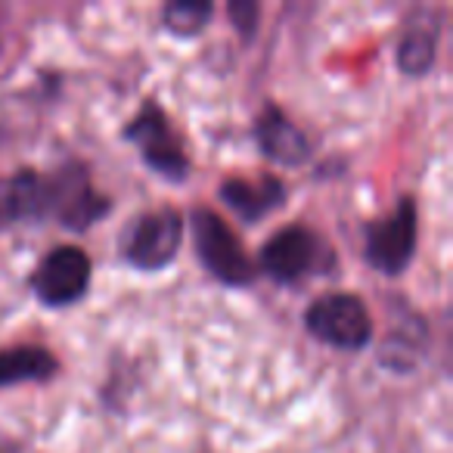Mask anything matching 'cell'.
<instances>
[{"mask_svg": "<svg viewBox=\"0 0 453 453\" xmlns=\"http://www.w3.org/2000/svg\"><path fill=\"white\" fill-rule=\"evenodd\" d=\"M193 240L199 261L208 267L214 280L226 286H246L255 280V265L246 252L242 242L236 240V234L224 220L208 208H196L193 211Z\"/></svg>", "mask_w": 453, "mask_h": 453, "instance_id": "1", "label": "cell"}, {"mask_svg": "<svg viewBox=\"0 0 453 453\" xmlns=\"http://www.w3.org/2000/svg\"><path fill=\"white\" fill-rule=\"evenodd\" d=\"M311 335L342 351H357L372 339V320L357 296H323L304 314Z\"/></svg>", "mask_w": 453, "mask_h": 453, "instance_id": "2", "label": "cell"}, {"mask_svg": "<svg viewBox=\"0 0 453 453\" xmlns=\"http://www.w3.org/2000/svg\"><path fill=\"white\" fill-rule=\"evenodd\" d=\"M416 249V205L410 199H401L395 214L385 220L366 226V261L376 271L397 277L407 271Z\"/></svg>", "mask_w": 453, "mask_h": 453, "instance_id": "3", "label": "cell"}, {"mask_svg": "<svg viewBox=\"0 0 453 453\" xmlns=\"http://www.w3.org/2000/svg\"><path fill=\"white\" fill-rule=\"evenodd\" d=\"M180 234V214L171 211V208L143 214L125 240V258L140 271H158V267L171 265V258L177 255Z\"/></svg>", "mask_w": 453, "mask_h": 453, "instance_id": "4", "label": "cell"}, {"mask_svg": "<svg viewBox=\"0 0 453 453\" xmlns=\"http://www.w3.org/2000/svg\"><path fill=\"white\" fill-rule=\"evenodd\" d=\"M125 134H127V140H134V143L140 146V152H143L146 165H150L152 171L171 177V180H183V177H187L189 165H187V156H183V146H180V140L174 137L168 119H165V112L156 103H146L143 112L127 125Z\"/></svg>", "mask_w": 453, "mask_h": 453, "instance_id": "5", "label": "cell"}, {"mask_svg": "<svg viewBox=\"0 0 453 453\" xmlns=\"http://www.w3.org/2000/svg\"><path fill=\"white\" fill-rule=\"evenodd\" d=\"M90 283V258L75 246H59L44 258L35 273V292L50 308L72 304L88 292Z\"/></svg>", "mask_w": 453, "mask_h": 453, "instance_id": "6", "label": "cell"}, {"mask_svg": "<svg viewBox=\"0 0 453 453\" xmlns=\"http://www.w3.org/2000/svg\"><path fill=\"white\" fill-rule=\"evenodd\" d=\"M109 211V202L94 193L81 168H65L50 177V218L69 230H84Z\"/></svg>", "mask_w": 453, "mask_h": 453, "instance_id": "7", "label": "cell"}, {"mask_svg": "<svg viewBox=\"0 0 453 453\" xmlns=\"http://www.w3.org/2000/svg\"><path fill=\"white\" fill-rule=\"evenodd\" d=\"M317 258V240L304 226H286L261 252V265L277 283H296L311 271Z\"/></svg>", "mask_w": 453, "mask_h": 453, "instance_id": "8", "label": "cell"}, {"mask_svg": "<svg viewBox=\"0 0 453 453\" xmlns=\"http://www.w3.org/2000/svg\"><path fill=\"white\" fill-rule=\"evenodd\" d=\"M50 218V180L35 171H19L0 180V220H41Z\"/></svg>", "mask_w": 453, "mask_h": 453, "instance_id": "9", "label": "cell"}, {"mask_svg": "<svg viewBox=\"0 0 453 453\" xmlns=\"http://www.w3.org/2000/svg\"><path fill=\"white\" fill-rule=\"evenodd\" d=\"M255 137L267 158L280 165H302L308 158V137L280 112L277 106H267L261 119L255 121Z\"/></svg>", "mask_w": 453, "mask_h": 453, "instance_id": "10", "label": "cell"}, {"mask_svg": "<svg viewBox=\"0 0 453 453\" xmlns=\"http://www.w3.org/2000/svg\"><path fill=\"white\" fill-rule=\"evenodd\" d=\"M434 47H438V22L428 13L416 16L407 22V32L397 44V65L413 78L426 75L434 63Z\"/></svg>", "mask_w": 453, "mask_h": 453, "instance_id": "11", "label": "cell"}, {"mask_svg": "<svg viewBox=\"0 0 453 453\" xmlns=\"http://www.w3.org/2000/svg\"><path fill=\"white\" fill-rule=\"evenodd\" d=\"M220 196L230 208H234L240 218L246 220H258L265 218L271 208H277L283 202V183L273 180V177H265L258 183L249 180H226L220 187Z\"/></svg>", "mask_w": 453, "mask_h": 453, "instance_id": "12", "label": "cell"}, {"mask_svg": "<svg viewBox=\"0 0 453 453\" xmlns=\"http://www.w3.org/2000/svg\"><path fill=\"white\" fill-rule=\"evenodd\" d=\"M57 372V360L44 348H13L0 351V388L19 382H44Z\"/></svg>", "mask_w": 453, "mask_h": 453, "instance_id": "13", "label": "cell"}, {"mask_svg": "<svg viewBox=\"0 0 453 453\" xmlns=\"http://www.w3.org/2000/svg\"><path fill=\"white\" fill-rule=\"evenodd\" d=\"M211 19V4L208 0H174L165 7V26L168 32L180 35V38H193Z\"/></svg>", "mask_w": 453, "mask_h": 453, "instance_id": "14", "label": "cell"}, {"mask_svg": "<svg viewBox=\"0 0 453 453\" xmlns=\"http://www.w3.org/2000/svg\"><path fill=\"white\" fill-rule=\"evenodd\" d=\"M230 19L236 22V28L242 32V38H252L255 35V22H258V7L249 4V0H234L230 4Z\"/></svg>", "mask_w": 453, "mask_h": 453, "instance_id": "15", "label": "cell"}]
</instances>
